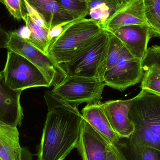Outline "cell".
I'll return each instance as SVG.
<instances>
[{
	"label": "cell",
	"mask_w": 160,
	"mask_h": 160,
	"mask_svg": "<svg viewBox=\"0 0 160 160\" xmlns=\"http://www.w3.org/2000/svg\"><path fill=\"white\" fill-rule=\"evenodd\" d=\"M110 142L84 119L77 148L82 160H106Z\"/></svg>",
	"instance_id": "8fae6325"
},
{
	"label": "cell",
	"mask_w": 160,
	"mask_h": 160,
	"mask_svg": "<svg viewBox=\"0 0 160 160\" xmlns=\"http://www.w3.org/2000/svg\"><path fill=\"white\" fill-rule=\"evenodd\" d=\"M146 24L143 0H131L102 27L109 31L122 26Z\"/></svg>",
	"instance_id": "9a60e30c"
},
{
	"label": "cell",
	"mask_w": 160,
	"mask_h": 160,
	"mask_svg": "<svg viewBox=\"0 0 160 160\" xmlns=\"http://www.w3.org/2000/svg\"><path fill=\"white\" fill-rule=\"evenodd\" d=\"M115 145L127 160H160V150L131 142L127 138H121Z\"/></svg>",
	"instance_id": "d6986e66"
},
{
	"label": "cell",
	"mask_w": 160,
	"mask_h": 160,
	"mask_svg": "<svg viewBox=\"0 0 160 160\" xmlns=\"http://www.w3.org/2000/svg\"><path fill=\"white\" fill-rule=\"evenodd\" d=\"M109 38V32L103 29L70 61L61 64L67 76L102 79L105 72Z\"/></svg>",
	"instance_id": "277c9868"
},
{
	"label": "cell",
	"mask_w": 160,
	"mask_h": 160,
	"mask_svg": "<svg viewBox=\"0 0 160 160\" xmlns=\"http://www.w3.org/2000/svg\"></svg>",
	"instance_id": "4dcf8cb0"
},
{
	"label": "cell",
	"mask_w": 160,
	"mask_h": 160,
	"mask_svg": "<svg viewBox=\"0 0 160 160\" xmlns=\"http://www.w3.org/2000/svg\"><path fill=\"white\" fill-rule=\"evenodd\" d=\"M22 91L9 87L0 72V124L20 127L23 119V109L21 105Z\"/></svg>",
	"instance_id": "30bf717a"
},
{
	"label": "cell",
	"mask_w": 160,
	"mask_h": 160,
	"mask_svg": "<svg viewBox=\"0 0 160 160\" xmlns=\"http://www.w3.org/2000/svg\"><path fill=\"white\" fill-rule=\"evenodd\" d=\"M107 31L119 38L133 56L141 61L146 53L148 42L154 34L146 24L122 26Z\"/></svg>",
	"instance_id": "9c48e42d"
},
{
	"label": "cell",
	"mask_w": 160,
	"mask_h": 160,
	"mask_svg": "<svg viewBox=\"0 0 160 160\" xmlns=\"http://www.w3.org/2000/svg\"><path fill=\"white\" fill-rule=\"evenodd\" d=\"M9 37V32L0 25V49L6 48Z\"/></svg>",
	"instance_id": "4316f807"
},
{
	"label": "cell",
	"mask_w": 160,
	"mask_h": 160,
	"mask_svg": "<svg viewBox=\"0 0 160 160\" xmlns=\"http://www.w3.org/2000/svg\"><path fill=\"white\" fill-rule=\"evenodd\" d=\"M62 7L76 20L87 16L90 0H58Z\"/></svg>",
	"instance_id": "44dd1931"
},
{
	"label": "cell",
	"mask_w": 160,
	"mask_h": 160,
	"mask_svg": "<svg viewBox=\"0 0 160 160\" xmlns=\"http://www.w3.org/2000/svg\"><path fill=\"white\" fill-rule=\"evenodd\" d=\"M106 160H127L121 150L115 145L110 142Z\"/></svg>",
	"instance_id": "484cf974"
},
{
	"label": "cell",
	"mask_w": 160,
	"mask_h": 160,
	"mask_svg": "<svg viewBox=\"0 0 160 160\" xmlns=\"http://www.w3.org/2000/svg\"><path fill=\"white\" fill-rule=\"evenodd\" d=\"M126 1H128V2H129V1H131V0H126Z\"/></svg>",
	"instance_id": "f546056e"
},
{
	"label": "cell",
	"mask_w": 160,
	"mask_h": 160,
	"mask_svg": "<svg viewBox=\"0 0 160 160\" xmlns=\"http://www.w3.org/2000/svg\"><path fill=\"white\" fill-rule=\"evenodd\" d=\"M63 29L64 26L60 25V26H55L50 29L49 33V39L50 44L53 39L57 38L61 35L63 31Z\"/></svg>",
	"instance_id": "83f0119b"
},
{
	"label": "cell",
	"mask_w": 160,
	"mask_h": 160,
	"mask_svg": "<svg viewBox=\"0 0 160 160\" xmlns=\"http://www.w3.org/2000/svg\"><path fill=\"white\" fill-rule=\"evenodd\" d=\"M24 6L27 12L24 13L22 19L26 24L27 32V36L24 38L41 51L48 54L50 29L35 11L24 3Z\"/></svg>",
	"instance_id": "5bb4252c"
},
{
	"label": "cell",
	"mask_w": 160,
	"mask_h": 160,
	"mask_svg": "<svg viewBox=\"0 0 160 160\" xmlns=\"http://www.w3.org/2000/svg\"><path fill=\"white\" fill-rule=\"evenodd\" d=\"M84 119L112 143H118L121 138L115 132L100 102L86 105L82 111Z\"/></svg>",
	"instance_id": "2e32d148"
},
{
	"label": "cell",
	"mask_w": 160,
	"mask_h": 160,
	"mask_svg": "<svg viewBox=\"0 0 160 160\" xmlns=\"http://www.w3.org/2000/svg\"><path fill=\"white\" fill-rule=\"evenodd\" d=\"M136 98V96L126 100L108 101L102 103L112 128L120 138H128L134 131V125L128 114Z\"/></svg>",
	"instance_id": "7c38bea8"
},
{
	"label": "cell",
	"mask_w": 160,
	"mask_h": 160,
	"mask_svg": "<svg viewBox=\"0 0 160 160\" xmlns=\"http://www.w3.org/2000/svg\"><path fill=\"white\" fill-rule=\"evenodd\" d=\"M134 130L131 142L160 151V94L142 89L130 109Z\"/></svg>",
	"instance_id": "7a4b0ae2"
},
{
	"label": "cell",
	"mask_w": 160,
	"mask_h": 160,
	"mask_svg": "<svg viewBox=\"0 0 160 160\" xmlns=\"http://www.w3.org/2000/svg\"><path fill=\"white\" fill-rule=\"evenodd\" d=\"M34 155L26 147H22L21 160H33Z\"/></svg>",
	"instance_id": "f1b7e54d"
},
{
	"label": "cell",
	"mask_w": 160,
	"mask_h": 160,
	"mask_svg": "<svg viewBox=\"0 0 160 160\" xmlns=\"http://www.w3.org/2000/svg\"><path fill=\"white\" fill-rule=\"evenodd\" d=\"M128 2L126 0H90L87 16L102 27Z\"/></svg>",
	"instance_id": "ac0fdd59"
},
{
	"label": "cell",
	"mask_w": 160,
	"mask_h": 160,
	"mask_svg": "<svg viewBox=\"0 0 160 160\" xmlns=\"http://www.w3.org/2000/svg\"><path fill=\"white\" fill-rule=\"evenodd\" d=\"M143 74L142 61L133 56L124 46L117 63L105 72L102 79L105 85L123 91L140 82Z\"/></svg>",
	"instance_id": "ba28073f"
},
{
	"label": "cell",
	"mask_w": 160,
	"mask_h": 160,
	"mask_svg": "<svg viewBox=\"0 0 160 160\" xmlns=\"http://www.w3.org/2000/svg\"><path fill=\"white\" fill-rule=\"evenodd\" d=\"M141 88L160 94V77L152 69L144 71Z\"/></svg>",
	"instance_id": "cb8c5ba5"
},
{
	"label": "cell",
	"mask_w": 160,
	"mask_h": 160,
	"mask_svg": "<svg viewBox=\"0 0 160 160\" xmlns=\"http://www.w3.org/2000/svg\"><path fill=\"white\" fill-rule=\"evenodd\" d=\"M103 30L91 18L79 19L64 26L63 31L50 45L48 54L59 64L70 61Z\"/></svg>",
	"instance_id": "3957f363"
},
{
	"label": "cell",
	"mask_w": 160,
	"mask_h": 160,
	"mask_svg": "<svg viewBox=\"0 0 160 160\" xmlns=\"http://www.w3.org/2000/svg\"><path fill=\"white\" fill-rule=\"evenodd\" d=\"M45 21L50 29L64 26L76 20L60 4L58 0H22Z\"/></svg>",
	"instance_id": "4fadbf2b"
},
{
	"label": "cell",
	"mask_w": 160,
	"mask_h": 160,
	"mask_svg": "<svg viewBox=\"0 0 160 160\" xmlns=\"http://www.w3.org/2000/svg\"><path fill=\"white\" fill-rule=\"evenodd\" d=\"M143 72L151 69L160 77V46L155 45L148 48L142 61Z\"/></svg>",
	"instance_id": "603a6c76"
},
{
	"label": "cell",
	"mask_w": 160,
	"mask_h": 160,
	"mask_svg": "<svg viewBox=\"0 0 160 160\" xmlns=\"http://www.w3.org/2000/svg\"><path fill=\"white\" fill-rule=\"evenodd\" d=\"M6 48L32 63L44 74L51 86H56L67 77L62 65L58 63L51 55L30 44L17 31L9 32Z\"/></svg>",
	"instance_id": "5b68a950"
},
{
	"label": "cell",
	"mask_w": 160,
	"mask_h": 160,
	"mask_svg": "<svg viewBox=\"0 0 160 160\" xmlns=\"http://www.w3.org/2000/svg\"><path fill=\"white\" fill-rule=\"evenodd\" d=\"M105 86L101 78L67 76L52 91L67 102L78 107L82 103L99 102Z\"/></svg>",
	"instance_id": "52a82bcc"
},
{
	"label": "cell",
	"mask_w": 160,
	"mask_h": 160,
	"mask_svg": "<svg viewBox=\"0 0 160 160\" xmlns=\"http://www.w3.org/2000/svg\"><path fill=\"white\" fill-rule=\"evenodd\" d=\"M48 108L37 160H64L77 148L84 120L78 107L52 91L44 94Z\"/></svg>",
	"instance_id": "6da1fadb"
},
{
	"label": "cell",
	"mask_w": 160,
	"mask_h": 160,
	"mask_svg": "<svg viewBox=\"0 0 160 160\" xmlns=\"http://www.w3.org/2000/svg\"><path fill=\"white\" fill-rule=\"evenodd\" d=\"M7 84L15 90L51 87L42 72L32 63L20 54L8 50L6 62L2 72Z\"/></svg>",
	"instance_id": "8992f818"
},
{
	"label": "cell",
	"mask_w": 160,
	"mask_h": 160,
	"mask_svg": "<svg viewBox=\"0 0 160 160\" xmlns=\"http://www.w3.org/2000/svg\"><path fill=\"white\" fill-rule=\"evenodd\" d=\"M22 153L17 127L0 124V160H21Z\"/></svg>",
	"instance_id": "e0dca14e"
},
{
	"label": "cell",
	"mask_w": 160,
	"mask_h": 160,
	"mask_svg": "<svg viewBox=\"0 0 160 160\" xmlns=\"http://www.w3.org/2000/svg\"><path fill=\"white\" fill-rule=\"evenodd\" d=\"M0 2L5 5L10 15L15 19L18 20L22 19L24 14V6L22 0H0Z\"/></svg>",
	"instance_id": "d4e9b609"
},
{
	"label": "cell",
	"mask_w": 160,
	"mask_h": 160,
	"mask_svg": "<svg viewBox=\"0 0 160 160\" xmlns=\"http://www.w3.org/2000/svg\"><path fill=\"white\" fill-rule=\"evenodd\" d=\"M109 46L107 52L105 72L111 69L117 63L120 58L124 45L119 38L109 32Z\"/></svg>",
	"instance_id": "7402d4cb"
},
{
	"label": "cell",
	"mask_w": 160,
	"mask_h": 160,
	"mask_svg": "<svg viewBox=\"0 0 160 160\" xmlns=\"http://www.w3.org/2000/svg\"><path fill=\"white\" fill-rule=\"evenodd\" d=\"M145 17L153 33L160 36V0H143Z\"/></svg>",
	"instance_id": "ffe728a7"
}]
</instances>
